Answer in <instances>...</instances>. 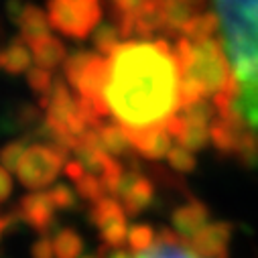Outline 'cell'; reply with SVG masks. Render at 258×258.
I'll return each mask as SVG.
<instances>
[{"label":"cell","mask_w":258,"mask_h":258,"mask_svg":"<svg viewBox=\"0 0 258 258\" xmlns=\"http://www.w3.org/2000/svg\"><path fill=\"white\" fill-rule=\"evenodd\" d=\"M104 100L131 141L167 126L183 106L175 47L165 39H126L108 57Z\"/></svg>","instance_id":"obj_1"},{"label":"cell","mask_w":258,"mask_h":258,"mask_svg":"<svg viewBox=\"0 0 258 258\" xmlns=\"http://www.w3.org/2000/svg\"><path fill=\"white\" fill-rule=\"evenodd\" d=\"M175 53L181 68L183 104L191 100L224 102L236 88V76L220 37L189 41L179 37Z\"/></svg>","instance_id":"obj_2"},{"label":"cell","mask_w":258,"mask_h":258,"mask_svg":"<svg viewBox=\"0 0 258 258\" xmlns=\"http://www.w3.org/2000/svg\"><path fill=\"white\" fill-rule=\"evenodd\" d=\"M236 80L258 78V0H214Z\"/></svg>","instance_id":"obj_3"},{"label":"cell","mask_w":258,"mask_h":258,"mask_svg":"<svg viewBox=\"0 0 258 258\" xmlns=\"http://www.w3.org/2000/svg\"><path fill=\"white\" fill-rule=\"evenodd\" d=\"M102 0H47L51 29L70 39H86L102 23Z\"/></svg>","instance_id":"obj_4"},{"label":"cell","mask_w":258,"mask_h":258,"mask_svg":"<svg viewBox=\"0 0 258 258\" xmlns=\"http://www.w3.org/2000/svg\"><path fill=\"white\" fill-rule=\"evenodd\" d=\"M66 161L68 153L59 147L49 143H35L27 147L15 173L21 185L33 191H41L59 177L61 169L66 167Z\"/></svg>","instance_id":"obj_5"},{"label":"cell","mask_w":258,"mask_h":258,"mask_svg":"<svg viewBox=\"0 0 258 258\" xmlns=\"http://www.w3.org/2000/svg\"><path fill=\"white\" fill-rule=\"evenodd\" d=\"M236 90L226 106L220 110L230 112L238 124L258 143V78L236 80Z\"/></svg>","instance_id":"obj_6"},{"label":"cell","mask_w":258,"mask_h":258,"mask_svg":"<svg viewBox=\"0 0 258 258\" xmlns=\"http://www.w3.org/2000/svg\"><path fill=\"white\" fill-rule=\"evenodd\" d=\"M155 193H157L155 183L149 177H145L141 171L131 169L124 173L118 185L116 198L124 208L126 216H139L155 204Z\"/></svg>","instance_id":"obj_7"},{"label":"cell","mask_w":258,"mask_h":258,"mask_svg":"<svg viewBox=\"0 0 258 258\" xmlns=\"http://www.w3.org/2000/svg\"><path fill=\"white\" fill-rule=\"evenodd\" d=\"M17 216L19 222L31 226L35 232L47 234L49 230H53L55 226V214L57 208L51 200V193L49 189H41V191H33L27 193V196L19 202V206L13 212Z\"/></svg>","instance_id":"obj_8"},{"label":"cell","mask_w":258,"mask_h":258,"mask_svg":"<svg viewBox=\"0 0 258 258\" xmlns=\"http://www.w3.org/2000/svg\"><path fill=\"white\" fill-rule=\"evenodd\" d=\"M232 234L234 226L230 222H210L185 242L202 258H228Z\"/></svg>","instance_id":"obj_9"},{"label":"cell","mask_w":258,"mask_h":258,"mask_svg":"<svg viewBox=\"0 0 258 258\" xmlns=\"http://www.w3.org/2000/svg\"><path fill=\"white\" fill-rule=\"evenodd\" d=\"M86 137H90L104 153L112 155L114 159H124L135 155L131 137L126 135L122 124H118L116 120H108V118L100 120L86 133Z\"/></svg>","instance_id":"obj_10"},{"label":"cell","mask_w":258,"mask_h":258,"mask_svg":"<svg viewBox=\"0 0 258 258\" xmlns=\"http://www.w3.org/2000/svg\"><path fill=\"white\" fill-rule=\"evenodd\" d=\"M9 9H11V15H13V21L21 29V37L29 43V47L37 45L39 41H43L45 37L51 35L49 17L37 5H27V3L13 0V5H9Z\"/></svg>","instance_id":"obj_11"},{"label":"cell","mask_w":258,"mask_h":258,"mask_svg":"<svg viewBox=\"0 0 258 258\" xmlns=\"http://www.w3.org/2000/svg\"><path fill=\"white\" fill-rule=\"evenodd\" d=\"M208 11V0H163L165 33L181 37V33L191 21H196Z\"/></svg>","instance_id":"obj_12"},{"label":"cell","mask_w":258,"mask_h":258,"mask_svg":"<svg viewBox=\"0 0 258 258\" xmlns=\"http://www.w3.org/2000/svg\"><path fill=\"white\" fill-rule=\"evenodd\" d=\"M173 230L175 234H179L183 240H189L191 236H196L206 224H210V210L204 202L196 200V198H189L183 206H179L173 216Z\"/></svg>","instance_id":"obj_13"},{"label":"cell","mask_w":258,"mask_h":258,"mask_svg":"<svg viewBox=\"0 0 258 258\" xmlns=\"http://www.w3.org/2000/svg\"><path fill=\"white\" fill-rule=\"evenodd\" d=\"M173 145H175V139H173V135H171V131H169L167 126L155 128V131L145 133V135H141V137H137L133 141L135 153L141 155L147 161L167 159V155L173 149Z\"/></svg>","instance_id":"obj_14"},{"label":"cell","mask_w":258,"mask_h":258,"mask_svg":"<svg viewBox=\"0 0 258 258\" xmlns=\"http://www.w3.org/2000/svg\"><path fill=\"white\" fill-rule=\"evenodd\" d=\"M137 258H202V256L193 252L179 234L171 230H161L157 234L155 244L149 250L137 254Z\"/></svg>","instance_id":"obj_15"},{"label":"cell","mask_w":258,"mask_h":258,"mask_svg":"<svg viewBox=\"0 0 258 258\" xmlns=\"http://www.w3.org/2000/svg\"><path fill=\"white\" fill-rule=\"evenodd\" d=\"M33 63V51L23 37H15L9 45L0 49V72L5 74H27Z\"/></svg>","instance_id":"obj_16"},{"label":"cell","mask_w":258,"mask_h":258,"mask_svg":"<svg viewBox=\"0 0 258 258\" xmlns=\"http://www.w3.org/2000/svg\"><path fill=\"white\" fill-rule=\"evenodd\" d=\"M106 5L112 17L110 23H114L120 29L124 39L135 37V25H137L141 11L147 5V0H106Z\"/></svg>","instance_id":"obj_17"},{"label":"cell","mask_w":258,"mask_h":258,"mask_svg":"<svg viewBox=\"0 0 258 258\" xmlns=\"http://www.w3.org/2000/svg\"><path fill=\"white\" fill-rule=\"evenodd\" d=\"M33 51V61L35 66L43 68V70H55L59 66H63L68 59V49L63 45V41H59L53 33L49 37H45L43 41H39L37 45L31 47Z\"/></svg>","instance_id":"obj_18"},{"label":"cell","mask_w":258,"mask_h":258,"mask_svg":"<svg viewBox=\"0 0 258 258\" xmlns=\"http://www.w3.org/2000/svg\"><path fill=\"white\" fill-rule=\"evenodd\" d=\"M124 35L120 33V29L114 23H100L96 27V31L92 33V43L96 47V53L110 57L122 43H124Z\"/></svg>","instance_id":"obj_19"},{"label":"cell","mask_w":258,"mask_h":258,"mask_svg":"<svg viewBox=\"0 0 258 258\" xmlns=\"http://www.w3.org/2000/svg\"><path fill=\"white\" fill-rule=\"evenodd\" d=\"M53 248L55 258H80L84 250V238L72 228H61L55 232Z\"/></svg>","instance_id":"obj_20"},{"label":"cell","mask_w":258,"mask_h":258,"mask_svg":"<svg viewBox=\"0 0 258 258\" xmlns=\"http://www.w3.org/2000/svg\"><path fill=\"white\" fill-rule=\"evenodd\" d=\"M27 84L31 88V92L35 96H39V104L47 100V96L51 94V88L55 84V78L49 70H43L39 66H33L29 72H27Z\"/></svg>","instance_id":"obj_21"},{"label":"cell","mask_w":258,"mask_h":258,"mask_svg":"<svg viewBox=\"0 0 258 258\" xmlns=\"http://www.w3.org/2000/svg\"><path fill=\"white\" fill-rule=\"evenodd\" d=\"M157 240V232L149 226V224H137L128 230V240L126 244L131 246V250L135 254H141L145 250H149Z\"/></svg>","instance_id":"obj_22"},{"label":"cell","mask_w":258,"mask_h":258,"mask_svg":"<svg viewBox=\"0 0 258 258\" xmlns=\"http://www.w3.org/2000/svg\"><path fill=\"white\" fill-rule=\"evenodd\" d=\"M76 191H78L80 198H84V200H88V202H92V204L108 196L106 189H104V183H102L96 175H92V173H88V171H86V175H84L82 179L76 181Z\"/></svg>","instance_id":"obj_23"},{"label":"cell","mask_w":258,"mask_h":258,"mask_svg":"<svg viewBox=\"0 0 258 258\" xmlns=\"http://www.w3.org/2000/svg\"><path fill=\"white\" fill-rule=\"evenodd\" d=\"M167 161H169V165H171L175 171H179V173H191L193 169H196V165H198L196 155H193L189 149L177 145V143H175L173 149L169 151Z\"/></svg>","instance_id":"obj_24"},{"label":"cell","mask_w":258,"mask_h":258,"mask_svg":"<svg viewBox=\"0 0 258 258\" xmlns=\"http://www.w3.org/2000/svg\"><path fill=\"white\" fill-rule=\"evenodd\" d=\"M27 147L29 145L25 141H11L9 145H5L3 149H0V165H3L5 169H9L11 173L17 171Z\"/></svg>","instance_id":"obj_25"},{"label":"cell","mask_w":258,"mask_h":258,"mask_svg":"<svg viewBox=\"0 0 258 258\" xmlns=\"http://www.w3.org/2000/svg\"><path fill=\"white\" fill-rule=\"evenodd\" d=\"M49 193H51V200H53L57 210H72V208H76V202H78L76 193L78 191H74L70 185L59 183V185L51 187Z\"/></svg>","instance_id":"obj_26"},{"label":"cell","mask_w":258,"mask_h":258,"mask_svg":"<svg viewBox=\"0 0 258 258\" xmlns=\"http://www.w3.org/2000/svg\"><path fill=\"white\" fill-rule=\"evenodd\" d=\"M31 254H33V258H55L53 240H51V238H47V236L39 238V240L33 244Z\"/></svg>","instance_id":"obj_27"},{"label":"cell","mask_w":258,"mask_h":258,"mask_svg":"<svg viewBox=\"0 0 258 258\" xmlns=\"http://www.w3.org/2000/svg\"><path fill=\"white\" fill-rule=\"evenodd\" d=\"M13 193V177L11 171L0 165V206H3Z\"/></svg>","instance_id":"obj_28"},{"label":"cell","mask_w":258,"mask_h":258,"mask_svg":"<svg viewBox=\"0 0 258 258\" xmlns=\"http://www.w3.org/2000/svg\"><path fill=\"white\" fill-rule=\"evenodd\" d=\"M108 258H137V254L131 250H124V248H116V250H110V254H108Z\"/></svg>","instance_id":"obj_29"},{"label":"cell","mask_w":258,"mask_h":258,"mask_svg":"<svg viewBox=\"0 0 258 258\" xmlns=\"http://www.w3.org/2000/svg\"><path fill=\"white\" fill-rule=\"evenodd\" d=\"M15 222H17V216H15V214H9V216H0V238H3L5 230H7L11 224H15Z\"/></svg>","instance_id":"obj_30"},{"label":"cell","mask_w":258,"mask_h":258,"mask_svg":"<svg viewBox=\"0 0 258 258\" xmlns=\"http://www.w3.org/2000/svg\"><path fill=\"white\" fill-rule=\"evenodd\" d=\"M84 258H92V256H84Z\"/></svg>","instance_id":"obj_31"}]
</instances>
